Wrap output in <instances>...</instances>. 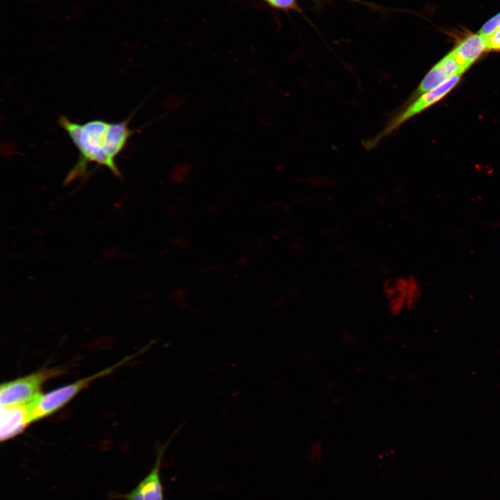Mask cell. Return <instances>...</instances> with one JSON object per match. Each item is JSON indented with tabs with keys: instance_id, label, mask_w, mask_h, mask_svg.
<instances>
[{
	"instance_id": "1",
	"label": "cell",
	"mask_w": 500,
	"mask_h": 500,
	"mask_svg": "<svg viewBox=\"0 0 500 500\" xmlns=\"http://www.w3.org/2000/svg\"><path fill=\"white\" fill-rule=\"evenodd\" d=\"M130 119L115 123L94 119L78 124L65 116H60L58 124L67 133L79 152L78 160L69 171L65 183H69L84 176L90 162L106 167L114 175L121 178L122 174L115 161L135 133L128 126Z\"/></svg>"
},
{
	"instance_id": "7",
	"label": "cell",
	"mask_w": 500,
	"mask_h": 500,
	"mask_svg": "<svg viewBox=\"0 0 500 500\" xmlns=\"http://www.w3.org/2000/svg\"><path fill=\"white\" fill-rule=\"evenodd\" d=\"M0 419L1 441L14 438L33 423L29 403L1 406Z\"/></svg>"
},
{
	"instance_id": "2",
	"label": "cell",
	"mask_w": 500,
	"mask_h": 500,
	"mask_svg": "<svg viewBox=\"0 0 500 500\" xmlns=\"http://www.w3.org/2000/svg\"><path fill=\"white\" fill-rule=\"evenodd\" d=\"M461 75H456L438 87L420 94L412 101L406 103L390 116L383 128L372 138L363 142L367 150L375 148L383 139L390 135L407 121L433 106L458 83Z\"/></svg>"
},
{
	"instance_id": "11",
	"label": "cell",
	"mask_w": 500,
	"mask_h": 500,
	"mask_svg": "<svg viewBox=\"0 0 500 500\" xmlns=\"http://www.w3.org/2000/svg\"><path fill=\"white\" fill-rule=\"evenodd\" d=\"M488 51L500 52V27L487 38Z\"/></svg>"
},
{
	"instance_id": "5",
	"label": "cell",
	"mask_w": 500,
	"mask_h": 500,
	"mask_svg": "<svg viewBox=\"0 0 500 500\" xmlns=\"http://www.w3.org/2000/svg\"><path fill=\"white\" fill-rule=\"evenodd\" d=\"M183 425V424H182ZM181 425L172 433L164 444L156 449V458L149 473L131 490L116 496L120 500H164V488L161 478L162 459L166 449L176 434L182 427Z\"/></svg>"
},
{
	"instance_id": "9",
	"label": "cell",
	"mask_w": 500,
	"mask_h": 500,
	"mask_svg": "<svg viewBox=\"0 0 500 500\" xmlns=\"http://www.w3.org/2000/svg\"><path fill=\"white\" fill-rule=\"evenodd\" d=\"M272 8L282 10H300L296 0H263Z\"/></svg>"
},
{
	"instance_id": "10",
	"label": "cell",
	"mask_w": 500,
	"mask_h": 500,
	"mask_svg": "<svg viewBox=\"0 0 500 500\" xmlns=\"http://www.w3.org/2000/svg\"><path fill=\"white\" fill-rule=\"evenodd\" d=\"M500 27V12L488 20L480 28L478 33L488 38Z\"/></svg>"
},
{
	"instance_id": "3",
	"label": "cell",
	"mask_w": 500,
	"mask_h": 500,
	"mask_svg": "<svg viewBox=\"0 0 500 500\" xmlns=\"http://www.w3.org/2000/svg\"><path fill=\"white\" fill-rule=\"evenodd\" d=\"M133 357V356H129L97 373L53 389L46 393H41L33 401L29 403L32 422L47 417L57 412L72 400L84 388H87L92 382L110 374L118 367L122 366Z\"/></svg>"
},
{
	"instance_id": "8",
	"label": "cell",
	"mask_w": 500,
	"mask_h": 500,
	"mask_svg": "<svg viewBox=\"0 0 500 500\" xmlns=\"http://www.w3.org/2000/svg\"><path fill=\"white\" fill-rule=\"evenodd\" d=\"M486 51L487 38L477 33L462 38L451 52L465 72Z\"/></svg>"
},
{
	"instance_id": "4",
	"label": "cell",
	"mask_w": 500,
	"mask_h": 500,
	"mask_svg": "<svg viewBox=\"0 0 500 500\" xmlns=\"http://www.w3.org/2000/svg\"><path fill=\"white\" fill-rule=\"evenodd\" d=\"M65 372V369L60 367L43 368L1 383V406L31 402L42 393V387L46 382Z\"/></svg>"
},
{
	"instance_id": "6",
	"label": "cell",
	"mask_w": 500,
	"mask_h": 500,
	"mask_svg": "<svg viewBox=\"0 0 500 500\" xmlns=\"http://www.w3.org/2000/svg\"><path fill=\"white\" fill-rule=\"evenodd\" d=\"M464 73L451 52L440 60L425 75L415 91L406 103L415 99L420 94L438 87L456 75Z\"/></svg>"
}]
</instances>
